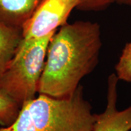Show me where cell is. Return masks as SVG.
Returning a JSON list of instances; mask_svg holds the SVG:
<instances>
[{
	"mask_svg": "<svg viewBox=\"0 0 131 131\" xmlns=\"http://www.w3.org/2000/svg\"><path fill=\"white\" fill-rule=\"evenodd\" d=\"M53 32L39 38L23 39L0 76V92L21 106L35 97Z\"/></svg>",
	"mask_w": 131,
	"mask_h": 131,
	"instance_id": "cell-3",
	"label": "cell"
},
{
	"mask_svg": "<svg viewBox=\"0 0 131 131\" xmlns=\"http://www.w3.org/2000/svg\"><path fill=\"white\" fill-rule=\"evenodd\" d=\"M22 40V30L0 22V76Z\"/></svg>",
	"mask_w": 131,
	"mask_h": 131,
	"instance_id": "cell-7",
	"label": "cell"
},
{
	"mask_svg": "<svg viewBox=\"0 0 131 131\" xmlns=\"http://www.w3.org/2000/svg\"><path fill=\"white\" fill-rule=\"evenodd\" d=\"M42 0H0V22L22 30Z\"/></svg>",
	"mask_w": 131,
	"mask_h": 131,
	"instance_id": "cell-6",
	"label": "cell"
},
{
	"mask_svg": "<svg viewBox=\"0 0 131 131\" xmlns=\"http://www.w3.org/2000/svg\"><path fill=\"white\" fill-rule=\"evenodd\" d=\"M78 0H42L22 28L23 39L39 38L55 32L68 23Z\"/></svg>",
	"mask_w": 131,
	"mask_h": 131,
	"instance_id": "cell-4",
	"label": "cell"
},
{
	"mask_svg": "<svg viewBox=\"0 0 131 131\" xmlns=\"http://www.w3.org/2000/svg\"><path fill=\"white\" fill-rule=\"evenodd\" d=\"M115 71L119 80L131 82V42L124 46L119 61L115 66Z\"/></svg>",
	"mask_w": 131,
	"mask_h": 131,
	"instance_id": "cell-9",
	"label": "cell"
},
{
	"mask_svg": "<svg viewBox=\"0 0 131 131\" xmlns=\"http://www.w3.org/2000/svg\"><path fill=\"white\" fill-rule=\"evenodd\" d=\"M101 47L97 23L77 21L60 27L47 47L38 94L57 98L71 95L98 65Z\"/></svg>",
	"mask_w": 131,
	"mask_h": 131,
	"instance_id": "cell-1",
	"label": "cell"
},
{
	"mask_svg": "<svg viewBox=\"0 0 131 131\" xmlns=\"http://www.w3.org/2000/svg\"><path fill=\"white\" fill-rule=\"evenodd\" d=\"M114 2L131 6V0H114Z\"/></svg>",
	"mask_w": 131,
	"mask_h": 131,
	"instance_id": "cell-11",
	"label": "cell"
},
{
	"mask_svg": "<svg viewBox=\"0 0 131 131\" xmlns=\"http://www.w3.org/2000/svg\"><path fill=\"white\" fill-rule=\"evenodd\" d=\"M117 83H107V104L104 112L95 114L92 131H129L131 130V106L123 111L117 108Z\"/></svg>",
	"mask_w": 131,
	"mask_h": 131,
	"instance_id": "cell-5",
	"label": "cell"
},
{
	"mask_svg": "<svg viewBox=\"0 0 131 131\" xmlns=\"http://www.w3.org/2000/svg\"><path fill=\"white\" fill-rule=\"evenodd\" d=\"M92 109L81 85L65 98L39 94L24 103L15 121L0 131H92L95 119Z\"/></svg>",
	"mask_w": 131,
	"mask_h": 131,
	"instance_id": "cell-2",
	"label": "cell"
},
{
	"mask_svg": "<svg viewBox=\"0 0 131 131\" xmlns=\"http://www.w3.org/2000/svg\"><path fill=\"white\" fill-rule=\"evenodd\" d=\"M21 106L7 95L0 92V124L6 127L12 124L19 115Z\"/></svg>",
	"mask_w": 131,
	"mask_h": 131,
	"instance_id": "cell-8",
	"label": "cell"
},
{
	"mask_svg": "<svg viewBox=\"0 0 131 131\" xmlns=\"http://www.w3.org/2000/svg\"><path fill=\"white\" fill-rule=\"evenodd\" d=\"M77 9L83 11H98L107 8L114 0H78Z\"/></svg>",
	"mask_w": 131,
	"mask_h": 131,
	"instance_id": "cell-10",
	"label": "cell"
}]
</instances>
